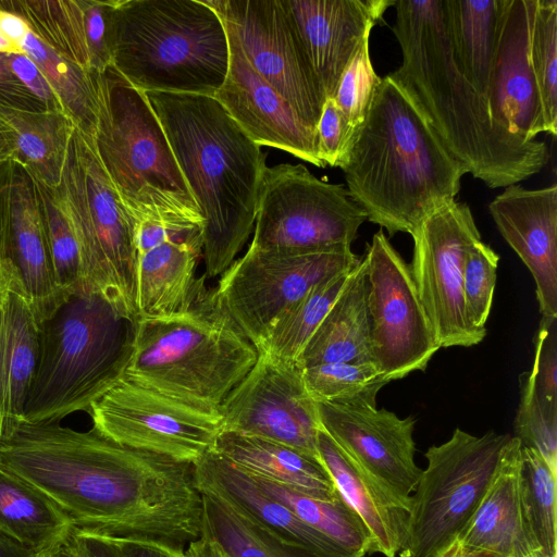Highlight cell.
I'll list each match as a JSON object with an SVG mask.
<instances>
[{"label": "cell", "mask_w": 557, "mask_h": 557, "mask_svg": "<svg viewBox=\"0 0 557 557\" xmlns=\"http://www.w3.org/2000/svg\"><path fill=\"white\" fill-rule=\"evenodd\" d=\"M0 465L48 497L76 531L178 549L201 537L193 465L120 445L92 428L22 422L0 442Z\"/></svg>", "instance_id": "obj_1"}, {"label": "cell", "mask_w": 557, "mask_h": 557, "mask_svg": "<svg viewBox=\"0 0 557 557\" xmlns=\"http://www.w3.org/2000/svg\"><path fill=\"white\" fill-rule=\"evenodd\" d=\"M392 32L401 65L388 74L425 117L467 173L490 188L507 187L548 162L544 141L509 132L459 72L451 53L442 0H396Z\"/></svg>", "instance_id": "obj_2"}, {"label": "cell", "mask_w": 557, "mask_h": 557, "mask_svg": "<svg viewBox=\"0 0 557 557\" xmlns=\"http://www.w3.org/2000/svg\"><path fill=\"white\" fill-rule=\"evenodd\" d=\"M337 168L367 220L389 235H411L430 213L455 201L467 174L388 75L381 78Z\"/></svg>", "instance_id": "obj_3"}, {"label": "cell", "mask_w": 557, "mask_h": 557, "mask_svg": "<svg viewBox=\"0 0 557 557\" xmlns=\"http://www.w3.org/2000/svg\"><path fill=\"white\" fill-rule=\"evenodd\" d=\"M146 95L203 218V274L216 277L253 230L265 156L214 97Z\"/></svg>", "instance_id": "obj_4"}, {"label": "cell", "mask_w": 557, "mask_h": 557, "mask_svg": "<svg viewBox=\"0 0 557 557\" xmlns=\"http://www.w3.org/2000/svg\"><path fill=\"white\" fill-rule=\"evenodd\" d=\"M258 350L206 287L183 313L134 322L123 379L194 407L219 410Z\"/></svg>", "instance_id": "obj_5"}, {"label": "cell", "mask_w": 557, "mask_h": 557, "mask_svg": "<svg viewBox=\"0 0 557 557\" xmlns=\"http://www.w3.org/2000/svg\"><path fill=\"white\" fill-rule=\"evenodd\" d=\"M92 144L134 223L158 220L202 228L200 209L145 91L112 65L95 72Z\"/></svg>", "instance_id": "obj_6"}, {"label": "cell", "mask_w": 557, "mask_h": 557, "mask_svg": "<svg viewBox=\"0 0 557 557\" xmlns=\"http://www.w3.org/2000/svg\"><path fill=\"white\" fill-rule=\"evenodd\" d=\"M228 58L224 23L203 0H116L111 65L136 88L213 97Z\"/></svg>", "instance_id": "obj_7"}, {"label": "cell", "mask_w": 557, "mask_h": 557, "mask_svg": "<svg viewBox=\"0 0 557 557\" xmlns=\"http://www.w3.org/2000/svg\"><path fill=\"white\" fill-rule=\"evenodd\" d=\"M134 322L98 294L71 293L39 323V358L23 422L60 421L88 411L123 377L132 354Z\"/></svg>", "instance_id": "obj_8"}, {"label": "cell", "mask_w": 557, "mask_h": 557, "mask_svg": "<svg viewBox=\"0 0 557 557\" xmlns=\"http://www.w3.org/2000/svg\"><path fill=\"white\" fill-rule=\"evenodd\" d=\"M82 253V288L100 295L124 319H138L135 223L95 151L74 128L57 187Z\"/></svg>", "instance_id": "obj_9"}, {"label": "cell", "mask_w": 557, "mask_h": 557, "mask_svg": "<svg viewBox=\"0 0 557 557\" xmlns=\"http://www.w3.org/2000/svg\"><path fill=\"white\" fill-rule=\"evenodd\" d=\"M490 431L474 436L456 429L431 446L410 498L400 557H435L456 541L492 485L511 441Z\"/></svg>", "instance_id": "obj_10"}, {"label": "cell", "mask_w": 557, "mask_h": 557, "mask_svg": "<svg viewBox=\"0 0 557 557\" xmlns=\"http://www.w3.org/2000/svg\"><path fill=\"white\" fill-rule=\"evenodd\" d=\"M366 220L367 214L342 184L320 180L302 164L267 166L249 247L350 246Z\"/></svg>", "instance_id": "obj_11"}, {"label": "cell", "mask_w": 557, "mask_h": 557, "mask_svg": "<svg viewBox=\"0 0 557 557\" xmlns=\"http://www.w3.org/2000/svg\"><path fill=\"white\" fill-rule=\"evenodd\" d=\"M360 260L347 245L317 249L249 247L220 275L215 292L257 348L286 308L322 280L352 270Z\"/></svg>", "instance_id": "obj_12"}, {"label": "cell", "mask_w": 557, "mask_h": 557, "mask_svg": "<svg viewBox=\"0 0 557 557\" xmlns=\"http://www.w3.org/2000/svg\"><path fill=\"white\" fill-rule=\"evenodd\" d=\"M88 413L92 429L120 445L191 465L213 448L223 430L219 410L184 404L126 379Z\"/></svg>", "instance_id": "obj_13"}, {"label": "cell", "mask_w": 557, "mask_h": 557, "mask_svg": "<svg viewBox=\"0 0 557 557\" xmlns=\"http://www.w3.org/2000/svg\"><path fill=\"white\" fill-rule=\"evenodd\" d=\"M410 272L440 347H470L485 334L469 323L463 299V269L481 239L469 206L451 201L430 213L411 234Z\"/></svg>", "instance_id": "obj_14"}, {"label": "cell", "mask_w": 557, "mask_h": 557, "mask_svg": "<svg viewBox=\"0 0 557 557\" xmlns=\"http://www.w3.org/2000/svg\"><path fill=\"white\" fill-rule=\"evenodd\" d=\"M364 257L371 350L377 370L388 382L424 371L441 347L409 264L382 230L372 236Z\"/></svg>", "instance_id": "obj_15"}, {"label": "cell", "mask_w": 557, "mask_h": 557, "mask_svg": "<svg viewBox=\"0 0 557 557\" xmlns=\"http://www.w3.org/2000/svg\"><path fill=\"white\" fill-rule=\"evenodd\" d=\"M236 34L256 73L315 132L325 97L286 0H203Z\"/></svg>", "instance_id": "obj_16"}, {"label": "cell", "mask_w": 557, "mask_h": 557, "mask_svg": "<svg viewBox=\"0 0 557 557\" xmlns=\"http://www.w3.org/2000/svg\"><path fill=\"white\" fill-rule=\"evenodd\" d=\"M219 411L222 431L277 442L319 458L317 403L296 363L258 351L253 367L224 398Z\"/></svg>", "instance_id": "obj_17"}, {"label": "cell", "mask_w": 557, "mask_h": 557, "mask_svg": "<svg viewBox=\"0 0 557 557\" xmlns=\"http://www.w3.org/2000/svg\"><path fill=\"white\" fill-rule=\"evenodd\" d=\"M321 429L408 509L422 470L414 462L413 416L376 406L317 403Z\"/></svg>", "instance_id": "obj_18"}, {"label": "cell", "mask_w": 557, "mask_h": 557, "mask_svg": "<svg viewBox=\"0 0 557 557\" xmlns=\"http://www.w3.org/2000/svg\"><path fill=\"white\" fill-rule=\"evenodd\" d=\"M1 213L0 264L20 281L39 324L69 295L55 284L37 182L12 159L2 178Z\"/></svg>", "instance_id": "obj_19"}, {"label": "cell", "mask_w": 557, "mask_h": 557, "mask_svg": "<svg viewBox=\"0 0 557 557\" xmlns=\"http://www.w3.org/2000/svg\"><path fill=\"white\" fill-rule=\"evenodd\" d=\"M223 23L228 40V70L224 83L213 97L260 147L280 149L318 168H324L318 156L315 132L256 73L233 28Z\"/></svg>", "instance_id": "obj_20"}, {"label": "cell", "mask_w": 557, "mask_h": 557, "mask_svg": "<svg viewBox=\"0 0 557 557\" xmlns=\"http://www.w3.org/2000/svg\"><path fill=\"white\" fill-rule=\"evenodd\" d=\"M536 0H498L488 99L495 120L509 132L535 139L545 132L541 97L531 62V28Z\"/></svg>", "instance_id": "obj_21"}, {"label": "cell", "mask_w": 557, "mask_h": 557, "mask_svg": "<svg viewBox=\"0 0 557 557\" xmlns=\"http://www.w3.org/2000/svg\"><path fill=\"white\" fill-rule=\"evenodd\" d=\"M496 227L529 269L542 317H557V186L505 187L488 205Z\"/></svg>", "instance_id": "obj_22"}, {"label": "cell", "mask_w": 557, "mask_h": 557, "mask_svg": "<svg viewBox=\"0 0 557 557\" xmlns=\"http://www.w3.org/2000/svg\"><path fill=\"white\" fill-rule=\"evenodd\" d=\"M396 0H286L325 100Z\"/></svg>", "instance_id": "obj_23"}, {"label": "cell", "mask_w": 557, "mask_h": 557, "mask_svg": "<svg viewBox=\"0 0 557 557\" xmlns=\"http://www.w3.org/2000/svg\"><path fill=\"white\" fill-rule=\"evenodd\" d=\"M39 358V324L20 281L0 264V442L23 422Z\"/></svg>", "instance_id": "obj_24"}, {"label": "cell", "mask_w": 557, "mask_h": 557, "mask_svg": "<svg viewBox=\"0 0 557 557\" xmlns=\"http://www.w3.org/2000/svg\"><path fill=\"white\" fill-rule=\"evenodd\" d=\"M193 468L200 494L224 500L281 539L331 557H355L302 522L285 505L267 494L248 472L213 449L193 463Z\"/></svg>", "instance_id": "obj_25"}, {"label": "cell", "mask_w": 557, "mask_h": 557, "mask_svg": "<svg viewBox=\"0 0 557 557\" xmlns=\"http://www.w3.org/2000/svg\"><path fill=\"white\" fill-rule=\"evenodd\" d=\"M317 448L337 491L370 533L369 554L395 557L401 548L409 509L359 467L322 429L318 433Z\"/></svg>", "instance_id": "obj_26"}, {"label": "cell", "mask_w": 557, "mask_h": 557, "mask_svg": "<svg viewBox=\"0 0 557 557\" xmlns=\"http://www.w3.org/2000/svg\"><path fill=\"white\" fill-rule=\"evenodd\" d=\"M202 232L170 239L138 256V319L162 318L188 310L207 287L197 276Z\"/></svg>", "instance_id": "obj_27"}, {"label": "cell", "mask_w": 557, "mask_h": 557, "mask_svg": "<svg viewBox=\"0 0 557 557\" xmlns=\"http://www.w3.org/2000/svg\"><path fill=\"white\" fill-rule=\"evenodd\" d=\"M520 451L521 443L512 436L492 485L457 542L500 557L523 556L539 549L520 500Z\"/></svg>", "instance_id": "obj_28"}, {"label": "cell", "mask_w": 557, "mask_h": 557, "mask_svg": "<svg viewBox=\"0 0 557 557\" xmlns=\"http://www.w3.org/2000/svg\"><path fill=\"white\" fill-rule=\"evenodd\" d=\"M336 362L375 366L371 350L366 257L352 269L346 286L310 337L297 366L305 369Z\"/></svg>", "instance_id": "obj_29"}, {"label": "cell", "mask_w": 557, "mask_h": 557, "mask_svg": "<svg viewBox=\"0 0 557 557\" xmlns=\"http://www.w3.org/2000/svg\"><path fill=\"white\" fill-rule=\"evenodd\" d=\"M242 470L306 495L331 500L341 494L319 458L265 438L221 431L212 448Z\"/></svg>", "instance_id": "obj_30"}, {"label": "cell", "mask_w": 557, "mask_h": 557, "mask_svg": "<svg viewBox=\"0 0 557 557\" xmlns=\"http://www.w3.org/2000/svg\"><path fill=\"white\" fill-rule=\"evenodd\" d=\"M0 124L10 146L9 159L36 181L58 187L76 127L71 119L62 111L33 112L0 104Z\"/></svg>", "instance_id": "obj_31"}, {"label": "cell", "mask_w": 557, "mask_h": 557, "mask_svg": "<svg viewBox=\"0 0 557 557\" xmlns=\"http://www.w3.org/2000/svg\"><path fill=\"white\" fill-rule=\"evenodd\" d=\"M454 61L474 89L488 99L498 18V0H442Z\"/></svg>", "instance_id": "obj_32"}, {"label": "cell", "mask_w": 557, "mask_h": 557, "mask_svg": "<svg viewBox=\"0 0 557 557\" xmlns=\"http://www.w3.org/2000/svg\"><path fill=\"white\" fill-rule=\"evenodd\" d=\"M0 530L37 556L64 542L73 527L48 497L0 465Z\"/></svg>", "instance_id": "obj_33"}, {"label": "cell", "mask_w": 557, "mask_h": 557, "mask_svg": "<svg viewBox=\"0 0 557 557\" xmlns=\"http://www.w3.org/2000/svg\"><path fill=\"white\" fill-rule=\"evenodd\" d=\"M202 495V534L228 557H331L281 539L224 500Z\"/></svg>", "instance_id": "obj_34"}, {"label": "cell", "mask_w": 557, "mask_h": 557, "mask_svg": "<svg viewBox=\"0 0 557 557\" xmlns=\"http://www.w3.org/2000/svg\"><path fill=\"white\" fill-rule=\"evenodd\" d=\"M351 271L322 280L286 308L271 324L257 350L297 364L310 337L346 286Z\"/></svg>", "instance_id": "obj_35"}, {"label": "cell", "mask_w": 557, "mask_h": 557, "mask_svg": "<svg viewBox=\"0 0 557 557\" xmlns=\"http://www.w3.org/2000/svg\"><path fill=\"white\" fill-rule=\"evenodd\" d=\"M250 474V473H249ZM255 482L310 528L322 533L355 557L370 553L371 536L361 518L339 495L325 500L288 486L252 475Z\"/></svg>", "instance_id": "obj_36"}, {"label": "cell", "mask_w": 557, "mask_h": 557, "mask_svg": "<svg viewBox=\"0 0 557 557\" xmlns=\"http://www.w3.org/2000/svg\"><path fill=\"white\" fill-rule=\"evenodd\" d=\"M0 9L23 17L44 45L90 71L82 0H0Z\"/></svg>", "instance_id": "obj_37"}, {"label": "cell", "mask_w": 557, "mask_h": 557, "mask_svg": "<svg viewBox=\"0 0 557 557\" xmlns=\"http://www.w3.org/2000/svg\"><path fill=\"white\" fill-rule=\"evenodd\" d=\"M20 47L48 79L63 112L81 132L92 138L98 116L92 71L85 70L57 54L32 32Z\"/></svg>", "instance_id": "obj_38"}, {"label": "cell", "mask_w": 557, "mask_h": 557, "mask_svg": "<svg viewBox=\"0 0 557 557\" xmlns=\"http://www.w3.org/2000/svg\"><path fill=\"white\" fill-rule=\"evenodd\" d=\"M556 479L539 451L521 445L519 494L530 532L542 552L557 557Z\"/></svg>", "instance_id": "obj_39"}, {"label": "cell", "mask_w": 557, "mask_h": 557, "mask_svg": "<svg viewBox=\"0 0 557 557\" xmlns=\"http://www.w3.org/2000/svg\"><path fill=\"white\" fill-rule=\"evenodd\" d=\"M301 370L306 388L315 403L376 406L379 391L388 383L374 364L336 362Z\"/></svg>", "instance_id": "obj_40"}, {"label": "cell", "mask_w": 557, "mask_h": 557, "mask_svg": "<svg viewBox=\"0 0 557 557\" xmlns=\"http://www.w3.org/2000/svg\"><path fill=\"white\" fill-rule=\"evenodd\" d=\"M36 182L55 284L67 296L82 288L79 242L58 188Z\"/></svg>", "instance_id": "obj_41"}, {"label": "cell", "mask_w": 557, "mask_h": 557, "mask_svg": "<svg viewBox=\"0 0 557 557\" xmlns=\"http://www.w3.org/2000/svg\"><path fill=\"white\" fill-rule=\"evenodd\" d=\"M531 62L545 133H557V0H536L531 28Z\"/></svg>", "instance_id": "obj_42"}, {"label": "cell", "mask_w": 557, "mask_h": 557, "mask_svg": "<svg viewBox=\"0 0 557 557\" xmlns=\"http://www.w3.org/2000/svg\"><path fill=\"white\" fill-rule=\"evenodd\" d=\"M513 430L521 445L539 451L557 474V405L537 397L529 371L520 375V401Z\"/></svg>", "instance_id": "obj_43"}, {"label": "cell", "mask_w": 557, "mask_h": 557, "mask_svg": "<svg viewBox=\"0 0 557 557\" xmlns=\"http://www.w3.org/2000/svg\"><path fill=\"white\" fill-rule=\"evenodd\" d=\"M499 256L482 240L469 250L463 269V299L470 325L486 335Z\"/></svg>", "instance_id": "obj_44"}, {"label": "cell", "mask_w": 557, "mask_h": 557, "mask_svg": "<svg viewBox=\"0 0 557 557\" xmlns=\"http://www.w3.org/2000/svg\"><path fill=\"white\" fill-rule=\"evenodd\" d=\"M381 78L372 66L367 39L344 71L333 97L351 136L363 121Z\"/></svg>", "instance_id": "obj_45"}, {"label": "cell", "mask_w": 557, "mask_h": 557, "mask_svg": "<svg viewBox=\"0 0 557 557\" xmlns=\"http://www.w3.org/2000/svg\"><path fill=\"white\" fill-rule=\"evenodd\" d=\"M534 362L529 371L537 397L557 405V317H542L534 339Z\"/></svg>", "instance_id": "obj_46"}, {"label": "cell", "mask_w": 557, "mask_h": 557, "mask_svg": "<svg viewBox=\"0 0 557 557\" xmlns=\"http://www.w3.org/2000/svg\"><path fill=\"white\" fill-rule=\"evenodd\" d=\"M116 0H82L90 71L112 64L113 12Z\"/></svg>", "instance_id": "obj_47"}, {"label": "cell", "mask_w": 557, "mask_h": 557, "mask_svg": "<svg viewBox=\"0 0 557 557\" xmlns=\"http://www.w3.org/2000/svg\"><path fill=\"white\" fill-rule=\"evenodd\" d=\"M350 138L348 125L334 99H326L317 125V149L322 163L337 168Z\"/></svg>", "instance_id": "obj_48"}, {"label": "cell", "mask_w": 557, "mask_h": 557, "mask_svg": "<svg viewBox=\"0 0 557 557\" xmlns=\"http://www.w3.org/2000/svg\"><path fill=\"white\" fill-rule=\"evenodd\" d=\"M15 77L38 99L48 111H62V107L39 66L24 52L1 54Z\"/></svg>", "instance_id": "obj_49"}, {"label": "cell", "mask_w": 557, "mask_h": 557, "mask_svg": "<svg viewBox=\"0 0 557 557\" xmlns=\"http://www.w3.org/2000/svg\"><path fill=\"white\" fill-rule=\"evenodd\" d=\"M0 104L33 111H48L46 106L38 100L10 71L0 54Z\"/></svg>", "instance_id": "obj_50"}, {"label": "cell", "mask_w": 557, "mask_h": 557, "mask_svg": "<svg viewBox=\"0 0 557 557\" xmlns=\"http://www.w3.org/2000/svg\"><path fill=\"white\" fill-rule=\"evenodd\" d=\"M108 540V539H107ZM121 557H187L186 549L139 540H110Z\"/></svg>", "instance_id": "obj_51"}, {"label": "cell", "mask_w": 557, "mask_h": 557, "mask_svg": "<svg viewBox=\"0 0 557 557\" xmlns=\"http://www.w3.org/2000/svg\"><path fill=\"white\" fill-rule=\"evenodd\" d=\"M70 542L77 557H121L110 540L94 534L73 529Z\"/></svg>", "instance_id": "obj_52"}, {"label": "cell", "mask_w": 557, "mask_h": 557, "mask_svg": "<svg viewBox=\"0 0 557 557\" xmlns=\"http://www.w3.org/2000/svg\"><path fill=\"white\" fill-rule=\"evenodd\" d=\"M0 30L16 47H20L30 33L29 25L23 17L3 9H0Z\"/></svg>", "instance_id": "obj_53"}, {"label": "cell", "mask_w": 557, "mask_h": 557, "mask_svg": "<svg viewBox=\"0 0 557 557\" xmlns=\"http://www.w3.org/2000/svg\"><path fill=\"white\" fill-rule=\"evenodd\" d=\"M435 557H500L494 553L486 550L475 549L454 541Z\"/></svg>", "instance_id": "obj_54"}, {"label": "cell", "mask_w": 557, "mask_h": 557, "mask_svg": "<svg viewBox=\"0 0 557 557\" xmlns=\"http://www.w3.org/2000/svg\"><path fill=\"white\" fill-rule=\"evenodd\" d=\"M0 557H36L32 552L0 530Z\"/></svg>", "instance_id": "obj_55"}, {"label": "cell", "mask_w": 557, "mask_h": 557, "mask_svg": "<svg viewBox=\"0 0 557 557\" xmlns=\"http://www.w3.org/2000/svg\"><path fill=\"white\" fill-rule=\"evenodd\" d=\"M36 557H76V555L69 536L61 544L38 554Z\"/></svg>", "instance_id": "obj_56"}, {"label": "cell", "mask_w": 557, "mask_h": 557, "mask_svg": "<svg viewBox=\"0 0 557 557\" xmlns=\"http://www.w3.org/2000/svg\"><path fill=\"white\" fill-rule=\"evenodd\" d=\"M22 49L7 39L0 30V54L22 53Z\"/></svg>", "instance_id": "obj_57"}, {"label": "cell", "mask_w": 557, "mask_h": 557, "mask_svg": "<svg viewBox=\"0 0 557 557\" xmlns=\"http://www.w3.org/2000/svg\"><path fill=\"white\" fill-rule=\"evenodd\" d=\"M187 557H209L207 547L202 542L191 544L186 550Z\"/></svg>", "instance_id": "obj_58"}, {"label": "cell", "mask_w": 557, "mask_h": 557, "mask_svg": "<svg viewBox=\"0 0 557 557\" xmlns=\"http://www.w3.org/2000/svg\"><path fill=\"white\" fill-rule=\"evenodd\" d=\"M11 154L10 146L5 136V131L0 124V158L9 159Z\"/></svg>", "instance_id": "obj_59"}, {"label": "cell", "mask_w": 557, "mask_h": 557, "mask_svg": "<svg viewBox=\"0 0 557 557\" xmlns=\"http://www.w3.org/2000/svg\"><path fill=\"white\" fill-rule=\"evenodd\" d=\"M203 537V536H202ZM209 557H228L215 543L203 537Z\"/></svg>", "instance_id": "obj_60"}, {"label": "cell", "mask_w": 557, "mask_h": 557, "mask_svg": "<svg viewBox=\"0 0 557 557\" xmlns=\"http://www.w3.org/2000/svg\"><path fill=\"white\" fill-rule=\"evenodd\" d=\"M8 159L0 160V257H1V242H2V213H1V185L4 174V169Z\"/></svg>", "instance_id": "obj_61"}, {"label": "cell", "mask_w": 557, "mask_h": 557, "mask_svg": "<svg viewBox=\"0 0 557 557\" xmlns=\"http://www.w3.org/2000/svg\"><path fill=\"white\" fill-rule=\"evenodd\" d=\"M517 557H550L548 556L547 554H545L544 552H542L541 549H535L527 555H523V556H517Z\"/></svg>", "instance_id": "obj_62"}, {"label": "cell", "mask_w": 557, "mask_h": 557, "mask_svg": "<svg viewBox=\"0 0 557 557\" xmlns=\"http://www.w3.org/2000/svg\"><path fill=\"white\" fill-rule=\"evenodd\" d=\"M0 160H3V159L0 158Z\"/></svg>", "instance_id": "obj_63"}, {"label": "cell", "mask_w": 557, "mask_h": 557, "mask_svg": "<svg viewBox=\"0 0 557 557\" xmlns=\"http://www.w3.org/2000/svg\"><path fill=\"white\" fill-rule=\"evenodd\" d=\"M76 555V554H75ZM77 557V556H76Z\"/></svg>", "instance_id": "obj_64"}]
</instances>
